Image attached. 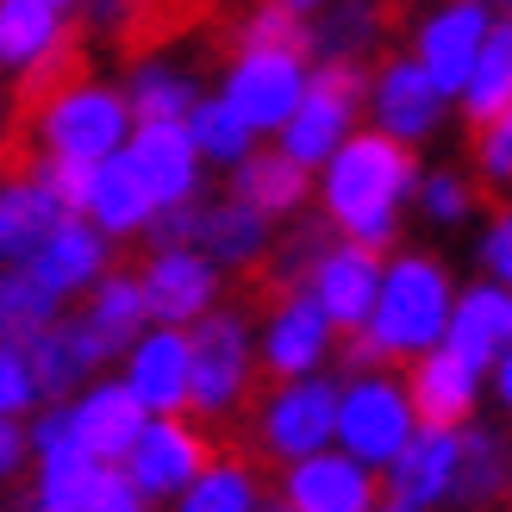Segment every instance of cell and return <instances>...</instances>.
Segmentation results:
<instances>
[{"instance_id":"cell-41","label":"cell","mask_w":512,"mask_h":512,"mask_svg":"<svg viewBox=\"0 0 512 512\" xmlns=\"http://www.w3.org/2000/svg\"><path fill=\"white\" fill-rule=\"evenodd\" d=\"M144 7H150V0H82L75 19H82L88 38H132L144 25Z\"/></svg>"},{"instance_id":"cell-45","label":"cell","mask_w":512,"mask_h":512,"mask_svg":"<svg viewBox=\"0 0 512 512\" xmlns=\"http://www.w3.org/2000/svg\"><path fill=\"white\" fill-rule=\"evenodd\" d=\"M481 269H488V281H500V288H512V207L494 213V225L481 232Z\"/></svg>"},{"instance_id":"cell-2","label":"cell","mask_w":512,"mask_h":512,"mask_svg":"<svg viewBox=\"0 0 512 512\" xmlns=\"http://www.w3.org/2000/svg\"><path fill=\"white\" fill-rule=\"evenodd\" d=\"M450 306H456V281L438 256H419V250H400V256H381V288L363 331H350V375L356 369H388V363H413V356L438 350L444 344V325H450Z\"/></svg>"},{"instance_id":"cell-27","label":"cell","mask_w":512,"mask_h":512,"mask_svg":"<svg viewBox=\"0 0 512 512\" xmlns=\"http://www.w3.org/2000/svg\"><path fill=\"white\" fill-rule=\"evenodd\" d=\"M232 175V200H244L250 213H263L269 225H281V219H294L306 200H313V175H306L300 163H288L281 150L269 144V150H250V157L238 163V169H225Z\"/></svg>"},{"instance_id":"cell-15","label":"cell","mask_w":512,"mask_h":512,"mask_svg":"<svg viewBox=\"0 0 512 512\" xmlns=\"http://www.w3.org/2000/svg\"><path fill=\"white\" fill-rule=\"evenodd\" d=\"M456 463H463V431L450 425H419L400 444V456L381 469V500L406 512H438L456 494Z\"/></svg>"},{"instance_id":"cell-25","label":"cell","mask_w":512,"mask_h":512,"mask_svg":"<svg viewBox=\"0 0 512 512\" xmlns=\"http://www.w3.org/2000/svg\"><path fill=\"white\" fill-rule=\"evenodd\" d=\"M444 350L488 375L500 363V350H512V288H500V281H475V288L456 294L450 325H444Z\"/></svg>"},{"instance_id":"cell-30","label":"cell","mask_w":512,"mask_h":512,"mask_svg":"<svg viewBox=\"0 0 512 512\" xmlns=\"http://www.w3.org/2000/svg\"><path fill=\"white\" fill-rule=\"evenodd\" d=\"M119 94H125V107H132V125H175V119L194 113L200 82H194V69L169 63V57H138L125 69Z\"/></svg>"},{"instance_id":"cell-54","label":"cell","mask_w":512,"mask_h":512,"mask_svg":"<svg viewBox=\"0 0 512 512\" xmlns=\"http://www.w3.org/2000/svg\"><path fill=\"white\" fill-rule=\"evenodd\" d=\"M506 13H512V0H506Z\"/></svg>"},{"instance_id":"cell-5","label":"cell","mask_w":512,"mask_h":512,"mask_svg":"<svg viewBox=\"0 0 512 512\" xmlns=\"http://www.w3.org/2000/svg\"><path fill=\"white\" fill-rule=\"evenodd\" d=\"M363 88H369V75L356 63H313L306 69L300 107L281 119V132H275V150L288 163H300L306 175H319L331 150L363 125Z\"/></svg>"},{"instance_id":"cell-37","label":"cell","mask_w":512,"mask_h":512,"mask_svg":"<svg viewBox=\"0 0 512 512\" xmlns=\"http://www.w3.org/2000/svg\"><path fill=\"white\" fill-rule=\"evenodd\" d=\"M107 463H94L82 450H63V456H38V475H32V506L38 512H82L94 481Z\"/></svg>"},{"instance_id":"cell-42","label":"cell","mask_w":512,"mask_h":512,"mask_svg":"<svg viewBox=\"0 0 512 512\" xmlns=\"http://www.w3.org/2000/svg\"><path fill=\"white\" fill-rule=\"evenodd\" d=\"M475 163H481V175H488L494 188H512V107H506L500 119H488V125H481Z\"/></svg>"},{"instance_id":"cell-21","label":"cell","mask_w":512,"mask_h":512,"mask_svg":"<svg viewBox=\"0 0 512 512\" xmlns=\"http://www.w3.org/2000/svg\"><path fill=\"white\" fill-rule=\"evenodd\" d=\"M63 413H69V431H75V450L94 456V463H125V450L138 444V431H144V406L125 394V381L113 375H94L88 388H75L63 400Z\"/></svg>"},{"instance_id":"cell-4","label":"cell","mask_w":512,"mask_h":512,"mask_svg":"<svg viewBox=\"0 0 512 512\" xmlns=\"http://www.w3.org/2000/svg\"><path fill=\"white\" fill-rule=\"evenodd\" d=\"M256 381V331L232 306H213L188 325V413L194 419H232L250 400Z\"/></svg>"},{"instance_id":"cell-9","label":"cell","mask_w":512,"mask_h":512,"mask_svg":"<svg viewBox=\"0 0 512 512\" xmlns=\"http://www.w3.org/2000/svg\"><path fill=\"white\" fill-rule=\"evenodd\" d=\"M0 75L25 82V100L75 75L69 13L44 7V0H0Z\"/></svg>"},{"instance_id":"cell-1","label":"cell","mask_w":512,"mask_h":512,"mask_svg":"<svg viewBox=\"0 0 512 512\" xmlns=\"http://www.w3.org/2000/svg\"><path fill=\"white\" fill-rule=\"evenodd\" d=\"M319 188V213L344 244H363L375 256H388L400 238L406 200L419 188V163L413 150L381 138L375 125H356V132L325 157V169L313 175Z\"/></svg>"},{"instance_id":"cell-31","label":"cell","mask_w":512,"mask_h":512,"mask_svg":"<svg viewBox=\"0 0 512 512\" xmlns=\"http://www.w3.org/2000/svg\"><path fill=\"white\" fill-rule=\"evenodd\" d=\"M456 107L469 113V125H488V119H500L512 107V13H494L488 38H481V50H475L469 82H463V94H456Z\"/></svg>"},{"instance_id":"cell-19","label":"cell","mask_w":512,"mask_h":512,"mask_svg":"<svg viewBox=\"0 0 512 512\" xmlns=\"http://www.w3.org/2000/svg\"><path fill=\"white\" fill-rule=\"evenodd\" d=\"M281 506L288 512H375L381 506V475L350 463L331 444L300 463H281Z\"/></svg>"},{"instance_id":"cell-23","label":"cell","mask_w":512,"mask_h":512,"mask_svg":"<svg viewBox=\"0 0 512 512\" xmlns=\"http://www.w3.org/2000/svg\"><path fill=\"white\" fill-rule=\"evenodd\" d=\"M194 250L207 256V263L219 275H232V269H256L263 256L275 250V225L263 213H250L244 200L232 194H200L194 200Z\"/></svg>"},{"instance_id":"cell-33","label":"cell","mask_w":512,"mask_h":512,"mask_svg":"<svg viewBox=\"0 0 512 512\" xmlns=\"http://www.w3.org/2000/svg\"><path fill=\"white\" fill-rule=\"evenodd\" d=\"M82 319L94 325V338L107 344L113 356L138 338V331L150 325V313H144V288H138V275H125V269H107L94 281V288L82 294Z\"/></svg>"},{"instance_id":"cell-3","label":"cell","mask_w":512,"mask_h":512,"mask_svg":"<svg viewBox=\"0 0 512 512\" xmlns=\"http://www.w3.org/2000/svg\"><path fill=\"white\" fill-rule=\"evenodd\" d=\"M132 138V107L113 82L63 75L44 94H32V144L50 163H107Z\"/></svg>"},{"instance_id":"cell-13","label":"cell","mask_w":512,"mask_h":512,"mask_svg":"<svg viewBox=\"0 0 512 512\" xmlns=\"http://www.w3.org/2000/svg\"><path fill=\"white\" fill-rule=\"evenodd\" d=\"M375 288H381V256L363 250V244H344V238H325L319 256H313V269H306V281H300V294L331 319L338 338L363 331L369 306H375Z\"/></svg>"},{"instance_id":"cell-49","label":"cell","mask_w":512,"mask_h":512,"mask_svg":"<svg viewBox=\"0 0 512 512\" xmlns=\"http://www.w3.org/2000/svg\"><path fill=\"white\" fill-rule=\"evenodd\" d=\"M44 7H57V13H75V7H82V0H44Z\"/></svg>"},{"instance_id":"cell-18","label":"cell","mask_w":512,"mask_h":512,"mask_svg":"<svg viewBox=\"0 0 512 512\" xmlns=\"http://www.w3.org/2000/svg\"><path fill=\"white\" fill-rule=\"evenodd\" d=\"M119 381L150 419L188 413V331L182 325H144L119 350Z\"/></svg>"},{"instance_id":"cell-14","label":"cell","mask_w":512,"mask_h":512,"mask_svg":"<svg viewBox=\"0 0 512 512\" xmlns=\"http://www.w3.org/2000/svg\"><path fill=\"white\" fill-rule=\"evenodd\" d=\"M331 350H338V331L319 313L300 288H288L275 306L263 331H256V369H269L275 381H294V375H325Z\"/></svg>"},{"instance_id":"cell-28","label":"cell","mask_w":512,"mask_h":512,"mask_svg":"<svg viewBox=\"0 0 512 512\" xmlns=\"http://www.w3.org/2000/svg\"><path fill=\"white\" fill-rule=\"evenodd\" d=\"M381 44V0H325L306 19V57L313 63H369Z\"/></svg>"},{"instance_id":"cell-8","label":"cell","mask_w":512,"mask_h":512,"mask_svg":"<svg viewBox=\"0 0 512 512\" xmlns=\"http://www.w3.org/2000/svg\"><path fill=\"white\" fill-rule=\"evenodd\" d=\"M331 425H338V381L331 375L275 381L263 406H256V444L275 463H300L313 450H331Z\"/></svg>"},{"instance_id":"cell-20","label":"cell","mask_w":512,"mask_h":512,"mask_svg":"<svg viewBox=\"0 0 512 512\" xmlns=\"http://www.w3.org/2000/svg\"><path fill=\"white\" fill-rule=\"evenodd\" d=\"M25 363H32V381H38V406H57L75 388H88L107 363H119V356L94 338V325L82 313H63L25 344Z\"/></svg>"},{"instance_id":"cell-34","label":"cell","mask_w":512,"mask_h":512,"mask_svg":"<svg viewBox=\"0 0 512 512\" xmlns=\"http://www.w3.org/2000/svg\"><path fill=\"white\" fill-rule=\"evenodd\" d=\"M169 506L175 512H256L263 506V481H256V469L238 463V456H213Z\"/></svg>"},{"instance_id":"cell-12","label":"cell","mask_w":512,"mask_h":512,"mask_svg":"<svg viewBox=\"0 0 512 512\" xmlns=\"http://www.w3.org/2000/svg\"><path fill=\"white\" fill-rule=\"evenodd\" d=\"M363 113H369V125L381 138H394V144L413 150V144H425L444 125L450 100L431 88V75L413 57H388L369 75V88H363Z\"/></svg>"},{"instance_id":"cell-38","label":"cell","mask_w":512,"mask_h":512,"mask_svg":"<svg viewBox=\"0 0 512 512\" xmlns=\"http://www.w3.org/2000/svg\"><path fill=\"white\" fill-rule=\"evenodd\" d=\"M238 50H306V19L275 0H256L238 19Z\"/></svg>"},{"instance_id":"cell-51","label":"cell","mask_w":512,"mask_h":512,"mask_svg":"<svg viewBox=\"0 0 512 512\" xmlns=\"http://www.w3.org/2000/svg\"><path fill=\"white\" fill-rule=\"evenodd\" d=\"M256 512H288V506H281V500H263V506H256Z\"/></svg>"},{"instance_id":"cell-26","label":"cell","mask_w":512,"mask_h":512,"mask_svg":"<svg viewBox=\"0 0 512 512\" xmlns=\"http://www.w3.org/2000/svg\"><path fill=\"white\" fill-rule=\"evenodd\" d=\"M63 219L57 194L44 188L38 169H13L0 182V269H25L32 250L50 238V225Z\"/></svg>"},{"instance_id":"cell-7","label":"cell","mask_w":512,"mask_h":512,"mask_svg":"<svg viewBox=\"0 0 512 512\" xmlns=\"http://www.w3.org/2000/svg\"><path fill=\"white\" fill-rule=\"evenodd\" d=\"M306 69H313L306 50H238V57L225 63L219 100L250 125L256 138H275L281 119H288L300 107V94H306Z\"/></svg>"},{"instance_id":"cell-6","label":"cell","mask_w":512,"mask_h":512,"mask_svg":"<svg viewBox=\"0 0 512 512\" xmlns=\"http://www.w3.org/2000/svg\"><path fill=\"white\" fill-rule=\"evenodd\" d=\"M413 431H419V413H413V400H406L400 375L356 369L350 381H338V425H331V444H338L350 463L381 475Z\"/></svg>"},{"instance_id":"cell-53","label":"cell","mask_w":512,"mask_h":512,"mask_svg":"<svg viewBox=\"0 0 512 512\" xmlns=\"http://www.w3.org/2000/svg\"><path fill=\"white\" fill-rule=\"evenodd\" d=\"M481 7H494V13H500V7H506V0H481Z\"/></svg>"},{"instance_id":"cell-29","label":"cell","mask_w":512,"mask_h":512,"mask_svg":"<svg viewBox=\"0 0 512 512\" xmlns=\"http://www.w3.org/2000/svg\"><path fill=\"white\" fill-rule=\"evenodd\" d=\"M150 194L144 182L132 175V163L125 157H107V163H94V182H88V200H82V219L94 225L100 238H144V225H150Z\"/></svg>"},{"instance_id":"cell-43","label":"cell","mask_w":512,"mask_h":512,"mask_svg":"<svg viewBox=\"0 0 512 512\" xmlns=\"http://www.w3.org/2000/svg\"><path fill=\"white\" fill-rule=\"evenodd\" d=\"M32 169L44 175V188L57 194V207H63V213H82L88 182H94V163H50V157H38Z\"/></svg>"},{"instance_id":"cell-40","label":"cell","mask_w":512,"mask_h":512,"mask_svg":"<svg viewBox=\"0 0 512 512\" xmlns=\"http://www.w3.org/2000/svg\"><path fill=\"white\" fill-rule=\"evenodd\" d=\"M38 413V381H32V363H25V350L0 344V419H25Z\"/></svg>"},{"instance_id":"cell-35","label":"cell","mask_w":512,"mask_h":512,"mask_svg":"<svg viewBox=\"0 0 512 512\" xmlns=\"http://www.w3.org/2000/svg\"><path fill=\"white\" fill-rule=\"evenodd\" d=\"M50 319H63V300L32 269H0V344L25 350Z\"/></svg>"},{"instance_id":"cell-50","label":"cell","mask_w":512,"mask_h":512,"mask_svg":"<svg viewBox=\"0 0 512 512\" xmlns=\"http://www.w3.org/2000/svg\"><path fill=\"white\" fill-rule=\"evenodd\" d=\"M0 132H7V88H0Z\"/></svg>"},{"instance_id":"cell-48","label":"cell","mask_w":512,"mask_h":512,"mask_svg":"<svg viewBox=\"0 0 512 512\" xmlns=\"http://www.w3.org/2000/svg\"><path fill=\"white\" fill-rule=\"evenodd\" d=\"M275 7H288V13H300V19H313V13L325 7V0H275Z\"/></svg>"},{"instance_id":"cell-52","label":"cell","mask_w":512,"mask_h":512,"mask_svg":"<svg viewBox=\"0 0 512 512\" xmlns=\"http://www.w3.org/2000/svg\"><path fill=\"white\" fill-rule=\"evenodd\" d=\"M375 512H406V506H394V500H381V506H375Z\"/></svg>"},{"instance_id":"cell-47","label":"cell","mask_w":512,"mask_h":512,"mask_svg":"<svg viewBox=\"0 0 512 512\" xmlns=\"http://www.w3.org/2000/svg\"><path fill=\"white\" fill-rule=\"evenodd\" d=\"M488 375H494V394H500V413H512V350H500V363H494Z\"/></svg>"},{"instance_id":"cell-17","label":"cell","mask_w":512,"mask_h":512,"mask_svg":"<svg viewBox=\"0 0 512 512\" xmlns=\"http://www.w3.org/2000/svg\"><path fill=\"white\" fill-rule=\"evenodd\" d=\"M125 163H132V175L144 182L150 207H188V200H200V182H207V163H200V150L188 138V125H132V138H125L119 150Z\"/></svg>"},{"instance_id":"cell-36","label":"cell","mask_w":512,"mask_h":512,"mask_svg":"<svg viewBox=\"0 0 512 512\" xmlns=\"http://www.w3.org/2000/svg\"><path fill=\"white\" fill-rule=\"evenodd\" d=\"M182 125H188V138H194V150H200V163H207V169H238L250 150H256V132H250L232 107H225L219 94H200L194 113Z\"/></svg>"},{"instance_id":"cell-16","label":"cell","mask_w":512,"mask_h":512,"mask_svg":"<svg viewBox=\"0 0 512 512\" xmlns=\"http://www.w3.org/2000/svg\"><path fill=\"white\" fill-rule=\"evenodd\" d=\"M138 288H144L150 325H182V331H188L194 319H207L213 306H219L225 275H219L200 250L169 244V250H150V263L138 269Z\"/></svg>"},{"instance_id":"cell-11","label":"cell","mask_w":512,"mask_h":512,"mask_svg":"<svg viewBox=\"0 0 512 512\" xmlns=\"http://www.w3.org/2000/svg\"><path fill=\"white\" fill-rule=\"evenodd\" d=\"M488 25H494V7H481V0H438V7L419 19L406 57L431 75V88L444 100H456L469 82V69H475V50L488 38Z\"/></svg>"},{"instance_id":"cell-39","label":"cell","mask_w":512,"mask_h":512,"mask_svg":"<svg viewBox=\"0 0 512 512\" xmlns=\"http://www.w3.org/2000/svg\"><path fill=\"white\" fill-rule=\"evenodd\" d=\"M413 200H419V213L431 225H456L475 207V188H469V175H456V169H431V175H419Z\"/></svg>"},{"instance_id":"cell-46","label":"cell","mask_w":512,"mask_h":512,"mask_svg":"<svg viewBox=\"0 0 512 512\" xmlns=\"http://www.w3.org/2000/svg\"><path fill=\"white\" fill-rule=\"evenodd\" d=\"M25 463H32V450H25V419H0V481H13Z\"/></svg>"},{"instance_id":"cell-10","label":"cell","mask_w":512,"mask_h":512,"mask_svg":"<svg viewBox=\"0 0 512 512\" xmlns=\"http://www.w3.org/2000/svg\"><path fill=\"white\" fill-rule=\"evenodd\" d=\"M213 463V444H207V431H200L188 413H163V419H144L138 431V444L125 450V475H132V488L157 506V500H175L188 488V481Z\"/></svg>"},{"instance_id":"cell-24","label":"cell","mask_w":512,"mask_h":512,"mask_svg":"<svg viewBox=\"0 0 512 512\" xmlns=\"http://www.w3.org/2000/svg\"><path fill=\"white\" fill-rule=\"evenodd\" d=\"M481 388H488V375L469 369L463 356H450L444 344L413 356V375H406V400H413L419 425H450V431H463L475 419Z\"/></svg>"},{"instance_id":"cell-44","label":"cell","mask_w":512,"mask_h":512,"mask_svg":"<svg viewBox=\"0 0 512 512\" xmlns=\"http://www.w3.org/2000/svg\"><path fill=\"white\" fill-rule=\"evenodd\" d=\"M82 512H150V500L132 488V475H125L119 463H107L100 469V481H94V494H88V506Z\"/></svg>"},{"instance_id":"cell-32","label":"cell","mask_w":512,"mask_h":512,"mask_svg":"<svg viewBox=\"0 0 512 512\" xmlns=\"http://www.w3.org/2000/svg\"><path fill=\"white\" fill-rule=\"evenodd\" d=\"M512 494V450L494 425H463V463H456V494L450 506H494Z\"/></svg>"},{"instance_id":"cell-22","label":"cell","mask_w":512,"mask_h":512,"mask_svg":"<svg viewBox=\"0 0 512 512\" xmlns=\"http://www.w3.org/2000/svg\"><path fill=\"white\" fill-rule=\"evenodd\" d=\"M25 269H32L44 288L69 306V300H82L94 281L113 269V238H100L82 213H63L57 225H50V238L32 250V263H25Z\"/></svg>"}]
</instances>
